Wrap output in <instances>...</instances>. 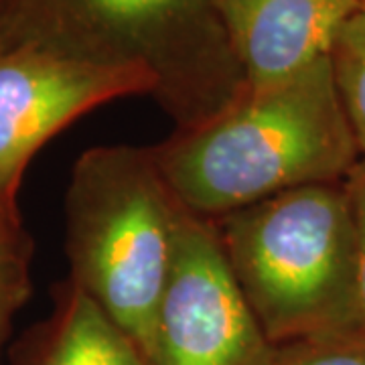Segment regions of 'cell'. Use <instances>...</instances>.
<instances>
[{"mask_svg": "<svg viewBox=\"0 0 365 365\" xmlns=\"http://www.w3.org/2000/svg\"><path fill=\"white\" fill-rule=\"evenodd\" d=\"M153 155L182 207L207 220L345 181L359 160L329 55L282 83L246 88L217 116L155 144Z\"/></svg>", "mask_w": 365, "mask_h": 365, "instance_id": "cell-1", "label": "cell"}, {"mask_svg": "<svg viewBox=\"0 0 365 365\" xmlns=\"http://www.w3.org/2000/svg\"><path fill=\"white\" fill-rule=\"evenodd\" d=\"M0 43L140 67L175 130L201 126L246 91L213 0H0Z\"/></svg>", "mask_w": 365, "mask_h": 365, "instance_id": "cell-2", "label": "cell"}, {"mask_svg": "<svg viewBox=\"0 0 365 365\" xmlns=\"http://www.w3.org/2000/svg\"><path fill=\"white\" fill-rule=\"evenodd\" d=\"M182 211L153 146H93L73 165L66 193L69 280L144 357L175 260Z\"/></svg>", "mask_w": 365, "mask_h": 365, "instance_id": "cell-3", "label": "cell"}, {"mask_svg": "<svg viewBox=\"0 0 365 365\" xmlns=\"http://www.w3.org/2000/svg\"><path fill=\"white\" fill-rule=\"evenodd\" d=\"M211 222L270 343L353 331L355 232L345 182L290 189Z\"/></svg>", "mask_w": 365, "mask_h": 365, "instance_id": "cell-4", "label": "cell"}, {"mask_svg": "<svg viewBox=\"0 0 365 365\" xmlns=\"http://www.w3.org/2000/svg\"><path fill=\"white\" fill-rule=\"evenodd\" d=\"M272 351L235 284L213 222L185 209L148 365H268Z\"/></svg>", "mask_w": 365, "mask_h": 365, "instance_id": "cell-5", "label": "cell"}, {"mask_svg": "<svg viewBox=\"0 0 365 365\" xmlns=\"http://www.w3.org/2000/svg\"><path fill=\"white\" fill-rule=\"evenodd\" d=\"M140 93H155L140 67L0 43V207L19 209L26 167L55 134L98 106Z\"/></svg>", "mask_w": 365, "mask_h": 365, "instance_id": "cell-6", "label": "cell"}, {"mask_svg": "<svg viewBox=\"0 0 365 365\" xmlns=\"http://www.w3.org/2000/svg\"><path fill=\"white\" fill-rule=\"evenodd\" d=\"M248 90L302 73L327 57L361 0H213Z\"/></svg>", "mask_w": 365, "mask_h": 365, "instance_id": "cell-7", "label": "cell"}, {"mask_svg": "<svg viewBox=\"0 0 365 365\" xmlns=\"http://www.w3.org/2000/svg\"><path fill=\"white\" fill-rule=\"evenodd\" d=\"M11 365H148L134 341L69 278L53 309L16 343Z\"/></svg>", "mask_w": 365, "mask_h": 365, "instance_id": "cell-8", "label": "cell"}, {"mask_svg": "<svg viewBox=\"0 0 365 365\" xmlns=\"http://www.w3.org/2000/svg\"><path fill=\"white\" fill-rule=\"evenodd\" d=\"M33 240L21 209L0 207V365L16 313L33 294Z\"/></svg>", "mask_w": 365, "mask_h": 365, "instance_id": "cell-9", "label": "cell"}, {"mask_svg": "<svg viewBox=\"0 0 365 365\" xmlns=\"http://www.w3.org/2000/svg\"><path fill=\"white\" fill-rule=\"evenodd\" d=\"M341 106L359 158L365 157V9L347 19L329 53Z\"/></svg>", "mask_w": 365, "mask_h": 365, "instance_id": "cell-10", "label": "cell"}, {"mask_svg": "<svg viewBox=\"0 0 365 365\" xmlns=\"http://www.w3.org/2000/svg\"><path fill=\"white\" fill-rule=\"evenodd\" d=\"M268 365H365V335L349 331L280 343Z\"/></svg>", "mask_w": 365, "mask_h": 365, "instance_id": "cell-11", "label": "cell"}, {"mask_svg": "<svg viewBox=\"0 0 365 365\" xmlns=\"http://www.w3.org/2000/svg\"><path fill=\"white\" fill-rule=\"evenodd\" d=\"M355 232V323L353 331L365 335V157L345 177Z\"/></svg>", "mask_w": 365, "mask_h": 365, "instance_id": "cell-12", "label": "cell"}, {"mask_svg": "<svg viewBox=\"0 0 365 365\" xmlns=\"http://www.w3.org/2000/svg\"><path fill=\"white\" fill-rule=\"evenodd\" d=\"M361 6H364V9H365V0H361Z\"/></svg>", "mask_w": 365, "mask_h": 365, "instance_id": "cell-13", "label": "cell"}]
</instances>
